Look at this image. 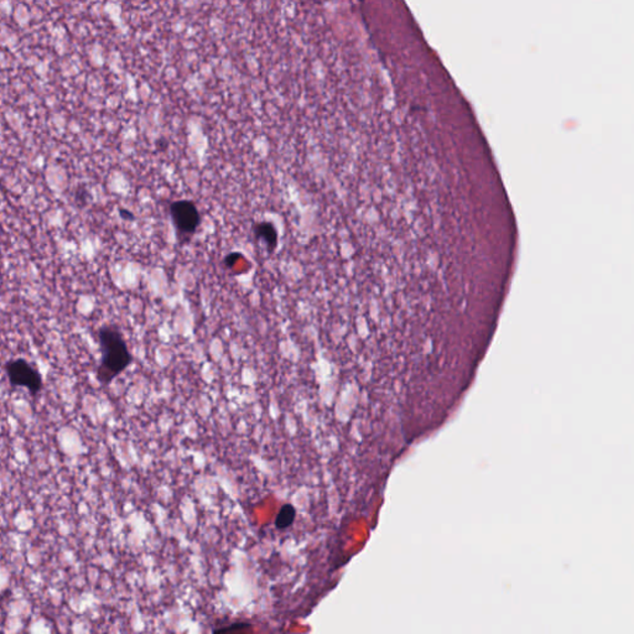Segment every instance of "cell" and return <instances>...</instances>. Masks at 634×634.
<instances>
[{"mask_svg":"<svg viewBox=\"0 0 634 634\" xmlns=\"http://www.w3.org/2000/svg\"><path fill=\"white\" fill-rule=\"evenodd\" d=\"M6 373L12 387L25 388L31 395H37L43 390L40 372L24 358H15L6 363Z\"/></svg>","mask_w":634,"mask_h":634,"instance_id":"cell-2","label":"cell"},{"mask_svg":"<svg viewBox=\"0 0 634 634\" xmlns=\"http://www.w3.org/2000/svg\"><path fill=\"white\" fill-rule=\"evenodd\" d=\"M296 518V509L293 504H284L283 507L280 508L279 511L278 515L275 518V526L280 529V531H285L288 528H290L294 522H295Z\"/></svg>","mask_w":634,"mask_h":634,"instance_id":"cell-5","label":"cell"},{"mask_svg":"<svg viewBox=\"0 0 634 634\" xmlns=\"http://www.w3.org/2000/svg\"><path fill=\"white\" fill-rule=\"evenodd\" d=\"M242 254H239L238 252H236V253H230V255L226 257V259H224V266H227V268H233L235 263H236V260L242 259Z\"/></svg>","mask_w":634,"mask_h":634,"instance_id":"cell-7","label":"cell"},{"mask_svg":"<svg viewBox=\"0 0 634 634\" xmlns=\"http://www.w3.org/2000/svg\"><path fill=\"white\" fill-rule=\"evenodd\" d=\"M254 236L266 244L269 253H274L278 247V230L272 222L254 224Z\"/></svg>","mask_w":634,"mask_h":634,"instance_id":"cell-4","label":"cell"},{"mask_svg":"<svg viewBox=\"0 0 634 634\" xmlns=\"http://www.w3.org/2000/svg\"><path fill=\"white\" fill-rule=\"evenodd\" d=\"M249 626H250V624L244 622L233 623V624H230V627L216 628L215 629V632H216V633H218V632H232V631L235 632V631H242V629L248 628Z\"/></svg>","mask_w":634,"mask_h":634,"instance_id":"cell-6","label":"cell"},{"mask_svg":"<svg viewBox=\"0 0 634 634\" xmlns=\"http://www.w3.org/2000/svg\"><path fill=\"white\" fill-rule=\"evenodd\" d=\"M98 342L101 363L97 369V379L102 386H108L129 367L133 358L119 328L115 326L101 327Z\"/></svg>","mask_w":634,"mask_h":634,"instance_id":"cell-1","label":"cell"},{"mask_svg":"<svg viewBox=\"0 0 634 634\" xmlns=\"http://www.w3.org/2000/svg\"><path fill=\"white\" fill-rule=\"evenodd\" d=\"M170 213L175 226L177 236L190 239L201 224L199 208L190 199H179L170 206Z\"/></svg>","mask_w":634,"mask_h":634,"instance_id":"cell-3","label":"cell"}]
</instances>
